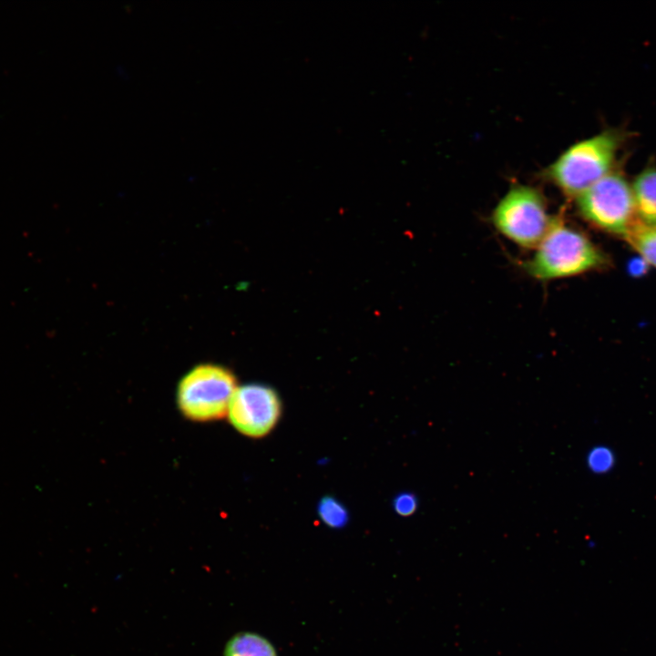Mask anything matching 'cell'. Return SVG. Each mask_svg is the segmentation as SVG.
Segmentation results:
<instances>
[{
	"instance_id": "6da1fadb",
	"label": "cell",
	"mask_w": 656,
	"mask_h": 656,
	"mask_svg": "<svg viewBox=\"0 0 656 656\" xmlns=\"http://www.w3.org/2000/svg\"><path fill=\"white\" fill-rule=\"evenodd\" d=\"M523 263L525 272L538 281L577 276L603 267L604 254L581 231L553 218L546 235Z\"/></svg>"
},
{
	"instance_id": "7a4b0ae2",
	"label": "cell",
	"mask_w": 656,
	"mask_h": 656,
	"mask_svg": "<svg viewBox=\"0 0 656 656\" xmlns=\"http://www.w3.org/2000/svg\"><path fill=\"white\" fill-rule=\"evenodd\" d=\"M620 139L619 132L605 130L578 141L545 169L544 176L566 196L576 199L613 170Z\"/></svg>"
},
{
	"instance_id": "3957f363",
	"label": "cell",
	"mask_w": 656,
	"mask_h": 656,
	"mask_svg": "<svg viewBox=\"0 0 656 656\" xmlns=\"http://www.w3.org/2000/svg\"><path fill=\"white\" fill-rule=\"evenodd\" d=\"M236 389V378L226 367L199 364L180 379L176 392L177 405L190 421H216L227 415Z\"/></svg>"
},
{
	"instance_id": "277c9868",
	"label": "cell",
	"mask_w": 656,
	"mask_h": 656,
	"mask_svg": "<svg viewBox=\"0 0 656 656\" xmlns=\"http://www.w3.org/2000/svg\"><path fill=\"white\" fill-rule=\"evenodd\" d=\"M549 216L544 197L528 185L511 187L497 202L491 216L495 228L509 241L535 249L548 231Z\"/></svg>"
},
{
	"instance_id": "5b68a950",
	"label": "cell",
	"mask_w": 656,
	"mask_h": 656,
	"mask_svg": "<svg viewBox=\"0 0 656 656\" xmlns=\"http://www.w3.org/2000/svg\"><path fill=\"white\" fill-rule=\"evenodd\" d=\"M580 216L596 228L625 238L636 221L631 185L612 170L576 199Z\"/></svg>"
},
{
	"instance_id": "8992f818",
	"label": "cell",
	"mask_w": 656,
	"mask_h": 656,
	"mask_svg": "<svg viewBox=\"0 0 656 656\" xmlns=\"http://www.w3.org/2000/svg\"><path fill=\"white\" fill-rule=\"evenodd\" d=\"M281 402L276 392L266 385L248 384L237 387L227 412L231 425L243 436L261 437L276 425Z\"/></svg>"
},
{
	"instance_id": "52a82bcc",
	"label": "cell",
	"mask_w": 656,
	"mask_h": 656,
	"mask_svg": "<svg viewBox=\"0 0 656 656\" xmlns=\"http://www.w3.org/2000/svg\"><path fill=\"white\" fill-rule=\"evenodd\" d=\"M634 207L640 221L656 226V168L640 172L631 184Z\"/></svg>"
},
{
	"instance_id": "ba28073f",
	"label": "cell",
	"mask_w": 656,
	"mask_h": 656,
	"mask_svg": "<svg viewBox=\"0 0 656 656\" xmlns=\"http://www.w3.org/2000/svg\"><path fill=\"white\" fill-rule=\"evenodd\" d=\"M224 656H278L272 643L265 637L251 631L232 636L227 642Z\"/></svg>"
},
{
	"instance_id": "9c48e42d",
	"label": "cell",
	"mask_w": 656,
	"mask_h": 656,
	"mask_svg": "<svg viewBox=\"0 0 656 656\" xmlns=\"http://www.w3.org/2000/svg\"><path fill=\"white\" fill-rule=\"evenodd\" d=\"M624 239L646 262L656 268V226L636 220Z\"/></svg>"
},
{
	"instance_id": "30bf717a",
	"label": "cell",
	"mask_w": 656,
	"mask_h": 656,
	"mask_svg": "<svg viewBox=\"0 0 656 656\" xmlns=\"http://www.w3.org/2000/svg\"><path fill=\"white\" fill-rule=\"evenodd\" d=\"M586 465L594 475L609 474L616 465L615 452L607 445H596L588 451Z\"/></svg>"
},
{
	"instance_id": "8fae6325",
	"label": "cell",
	"mask_w": 656,
	"mask_h": 656,
	"mask_svg": "<svg viewBox=\"0 0 656 656\" xmlns=\"http://www.w3.org/2000/svg\"><path fill=\"white\" fill-rule=\"evenodd\" d=\"M321 519L329 527L342 528L348 521V512L343 505L332 497L322 498L318 506Z\"/></svg>"
},
{
	"instance_id": "7c38bea8",
	"label": "cell",
	"mask_w": 656,
	"mask_h": 656,
	"mask_svg": "<svg viewBox=\"0 0 656 656\" xmlns=\"http://www.w3.org/2000/svg\"><path fill=\"white\" fill-rule=\"evenodd\" d=\"M394 509L402 517H409L413 515L418 506V500L415 494L410 492H403L397 495L394 499Z\"/></svg>"
}]
</instances>
